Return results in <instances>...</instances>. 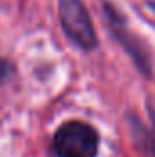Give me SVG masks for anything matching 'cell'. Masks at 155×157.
<instances>
[{"label": "cell", "instance_id": "1", "mask_svg": "<svg viewBox=\"0 0 155 157\" xmlns=\"http://www.w3.org/2000/svg\"><path fill=\"white\" fill-rule=\"evenodd\" d=\"M57 157H95L99 152V133L82 121L62 124L53 137Z\"/></svg>", "mask_w": 155, "mask_h": 157}, {"label": "cell", "instance_id": "2", "mask_svg": "<svg viewBox=\"0 0 155 157\" xmlns=\"http://www.w3.org/2000/svg\"><path fill=\"white\" fill-rule=\"evenodd\" d=\"M59 17L64 31L82 49H91L97 39L89 15L80 0H59Z\"/></svg>", "mask_w": 155, "mask_h": 157}]
</instances>
